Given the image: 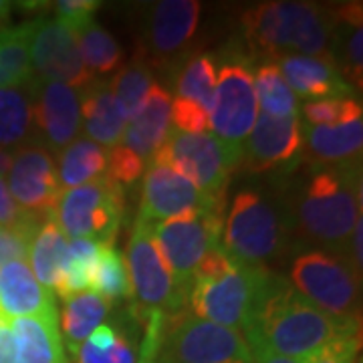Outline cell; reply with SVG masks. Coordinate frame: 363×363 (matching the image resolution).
I'll return each instance as SVG.
<instances>
[{"label": "cell", "instance_id": "7dc6e473", "mask_svg": "<svg viewBox=\"0 0 363 363\" xmlns=\"http://www.w3.org/2000/svg\"><path fill=\"white\" fill-rule=\"evenodd\" d=\"M2 87H11V81H9V77H6V75L2 73V69H0V89H2Z\"/></svg>", "mask_w": 363, "mask_h": 363}, {"label": "cell", "instance_id": "e575fe53", "mask_svg": "<svg viewBox=\"0 0 363 363\" xmlns=\"http://www.w3.org/2000/svg\"><path fill=\"white\" fill-rule=\"evenodd\" d=\"M154 85L156 81H154L152 69L138 59H133L128 65L119 67L113 79L109 81V89L117 99L125 119L135 116V111L142 107L143 99L147 97V93Z\"/></svg>", "mask_w": 363, "mask_h": 363}, {"label": "cell", "instance_id": "5bb4252c", "mask_svg": "<svg viewBox=\"0 0 363 363\" xmlns=\"http://www.w3.org/2000/svg\"><path fill=\"white\" fill-rule=\"evenodd\" d=\"M30 63L37 81L61 83L81 91L95 81L85 67L73 30L59 18L33 21Z\"/></svg>", "mask_w": 363, "mask_h": 363}, {"label": "cell", "instance_id": "836d02e7", "mask_svg": "<svg viewBox=\"0 0 363 363\" xmlns=\"http://www.w3.org/2000/svg\"><path fill=\"white\" fill-rule=\"evenodd\" d=\"M91 291L107 298L109 303L131 301V285L125 259L119 255L113 245H101L99 259L93 269Z\"/></svg>", "mask_w": 363, "mask_h": 363}, {"label": "cell", "instance_id": "484cf974", "mask_svg": "<svg viewBox=\"0 0 363 363\" xmlns=\"http://www.w3.org/2000/svg\"><path fill=\"white\" fill-rule=\"evenodd\" d=\"M14 363H67L59 321L11 319Z\"/></svg>", "mask_w": 363, "mask_h": 363}, {"label": "cell", "instance_id": "4316f807", "mask_svg": "<svg viewBox=\"0 0 363 363\" xmlns=\"http://www.w3.org/2000/svg\"><path fill=\"white\" fill-rule=\"evenodd\" d=\"M111 303L101 295L85 291L73 297L63 298L61 311V337H65V345L71 355H75L83 345V341L104 323L109 315Z\"/></svg>", "mask_w": 363, "mask_h": 363}, {"label": "cell", "instance_id": "f6af8a7d", "mask_svg": "<svg viewBox=\"0 0 363 363\" xmlns=\"http://www.w3.org/2000/svg\"><path fill=\"white\" fill-rule=\"evenodd\" d=\"M11 13H13V2L0 0V30L11 26Z\"/></svg>", "mask_w": 363, "mask_h": 363}, {"label": "cell", "instance_id": "8fae6325", "mask_svg": "<svg viewBox=\"0 0 363 363\" xmlns=\"http://www.w3.org/2000/svg\"><path fill=\"white\" fill-rule=\"evenodd\" d=\"M125 267L130 274L131 301L135 311L178 313L186 309V289L178 285L160 255L150 233V224L133 220Z\"/></svg>", "mask_w": 363, "mask_h": 363}, {"label": "cell", "instance_id": "7c38bea8", "mask_svg": "<svg viewBox=\"0 0 363 363\" xmlns=\"http://www.w3.org/2000/svg\"><path fill=\"white\" fill-rule=\"evenodd\" d=\"M224 212L226 210H202L150 224V233L160 255L186 293L200 260L220 245Z\"/></svg>", "mask_w": 363, "mask_h": 363}, {"label": "cell", "instance_id": "d590c367", "mask_svg": "<svg viewBox=\"0 0 363 363\" xmlns=\"http://www.w3.org/2000/svg\"><path fill=\"white\" fill-rule=\"evenodd\" d=\"M28 95L14 87L0 89V150L25 142L30 135Z\"/></svg>", "mask_w": 363, "mask_h": 363}, {"label": "cell", "instance_id": "74e56055", "mask_svg": "<svg viewBox=\"0 0 363 363\" xmlns=\"http://www.w3.org/2000/svg\"><path fill=\"white\" fill-rule=\"evenodd\" d=\"M145 169H147V164L142 157L135 156L121 143H117L116 147H111V152L107 154V174L105 176L121 188L135 184L145 174Z\"/></svg>", "mask_w": 363, "mask_h": 363}, {"label": "cell", "instance_id": "3957f363", "mask_svg": "<svg viewBox=\"0 0 363 363\" xmlns=\"http://www.w3.org/2000/svg\"><path fill=\"white\" fill-rule=\"evenodd\" d=\"M272 272L269 267H248L214 247L196 269L188 286L186 311L210 323L247 331Z\"/></svg>", "mask_w": 363, "mask_h": 363}, {"label": "cell", "instance_id": "60d3db41", "mask_svg": "<svg viewBox=\"0 0 363 363\" xmlns=\"http://www.w3.org/2000/svg\"><path fill=\"white\" fill-rule=\"evenodd\" d=\"M359 347H362V337L343 339V341H337L319 353H315L313 357L305 359L303 363H355Z\"/></svg>", "mask_w": 363, "mask_h": 363}, {"label": "cell", "instance_id": "30bf717a", "mask_svg": "<svg viewBox=\"0 0 363 363\" xmlns=\"http://www.w3.org/2000/svg\"><path fill=\"white\" fill-rule=\"evenodd\" d=\"M216 69L214 105L210 111V128L214 135L234 147H242L259 117L255 91L252 59L238 47H228Z\"/></svg>", "mask_w": 363, "mask_h": 363}, {"label": "cell", "instance_id": "603a6c76", "mask_svg": "<svg viewBox=\"0 0 363 363\" xmlns=\"http://www.w3.org/2000/svg\"><path fill=\"white\" fill-rule=\"evenodd\" d=\"M362 2H345L329 11L331 37L329 57L337 65L341 77L350 83L351 89L363 87V21Z\"/></svg>", "mask_w": 363, "mask_h": 363}, {"label": "cell", "instance_id": "9c48e42d", "mask_svg": "<svg viewBox=\"0 0 363 363\" xmlns=\"http://www.w3.org/2000/svg\"><path fill=\"white\" fill-rule=\"evenodd\" d=\"M123 216L125 192L116 182L104 176L101 180L63 190L51 218L71 238L113 245Z\"/></svg>", "mask_w": 363, "mask_h": 363}, {"label": "cell", "instance_id": "277c9868", "mask_svg": "<svg viewBox=\"0 0 363 363\" xmlns=\"http://www.w3.org/2000/svg\"><path fill=\"white\" fill-rule=\"evenodd\" d=\"M240 26L250 55L262 61L283 55H329V11L313 2H262L242 13Z\"/></svg>", "mask_w": 363, "mask_h": 363}, {"label": "cell", "instance_id": "2e32d148", "mask_svg": "<svg viewBox=\"0 0 363 363\" xmlns=\"http://www.w3.org/2000/svg\"><path fill=\"white\" fill-rule=\"evenodd\" d=\"M245 142L240 166L248 174L289 172L303 156V121L260 113Z\"/></svg>", "mask_w": 363, "mask_h": 363}, {"label": "cell", "instance_id": "52a82bcc", "mask_svg": "<svg viewBox=\"0 0 363 363\" xmlns=\"http://www.w3.org/2000/svg\"><path fill=\"white\" fill-rule=\"evenodd\" d=\"M286 242V226L277 208L259 190H240L224 212L220 245L226 255L248 267H267Z\"/></svg>", "mask_w": 363, "mask_h": 363}, {"label": "cell", "instance_id": "83f0119b", "mask_svg": "<svg viewBox=\"0 0 363 363\" xmlns=\"http://www.w3.org/2000/svg\"><path fill=\"white\" fill-rule=\"evenodd\" d=\"M216 91V57L208 52L188 55L176 69L174 99L212 111Z\"/></svg>", "mask_w": 363, "mask_h": 363}, {"label": "cell", "instance_id": "5b68a950", "mask_svg": "<svg viewBox=\"0 0 363 363\" xmlns=\"http://www.w3.org/2000/svg\"><path fill=\"white\" fill-rule=\"evenodd\" d=\"M289 283L327 315L362 325V272L353 269L347 257L305 248L291 260Z\"/></svg>", "mask_w": 363, "mask_h": 363}, {"label": "cell", "instance_id": "f1b7e54d", "mask_svg": "<svg viewBox=\"0 0 363 363\" xmlns=\"http://www.w3.org/2000/svg\"><path fill=\"white\" fill-rule=\"evenodd\" d=\"M67 245L69 240L65 233L57 226V222L52 218L43 222L30 240L26 257L30 259L37 281L49 291L51 289L55 291L59 285L67 260Z\"/></svg>", "mask_w": 363, "mask_h": 363}, {"label": "cell", "instance_id": "8992f818", "mask_svg": "<svg viewBox=\"0 0 363 363\" xmlns=\"http://www.w3.org/2000/svg\"><path fill=\"white\" fill-rule=\"evenodd\" d=\"M152 363H252L247 339L182 309L166 313Z\"/></svg>", "mask_w": 363, "mask_h": 363}, {"label": "cell", "instance_id": "4fadbf2b", "mask_svg": "<svg viewBox=\"0 0 363 363\" xmlns=\"http://www.w3.org/2000/svg\"><path fill=\"white\" fill-rule=\"evenodd\" d=\"M202 4L198 0H162L145 18L143 35L133 59L150 69L176 71L186 59L200 25Z\"/></svg>", "mask_w": 363, "mask_h": 363}, {"label": "cell", "instance_id": "d6986e66", "mask_svg": "<svg viewBox=\"0 0 363 363\" xmlns=\"http://www.w3.org/2000/svg\"><path fill=\"white\" fill-rule=\"evenodd\" d=\"M0 317L59 321L49 289L40 285L26 260H11L0 267Z\"/></svg>", "mask_w": 363, "mask_h": 363}, {"label": "cell", "instance_id": "9a60e30c", "mask_svg": "<svg viewBox=\"0 0 363 363\" xmlns=\"http://www.w3.org/2000/svg\"><path fill=\"white\" fill-rule=\"evenodd\" d=\"M202 210H224V204L200 192L192 182L168 166L157 162L147 166L142 180V196L135 220L156 224Z\"/></svg>", "mask_w": 363, "mask_h": 363}, {"label": "cell", "instance_id": "ab89813d", "mask_svg": "<svg viewBox=\"0 0 363 363\" xmlns=\"http://www.w3.org/2000/svg\"><path fill=\"white\" fill-rule=\"evenodd\" d=\"M37 230H33V228H0V267L11 260H25L30 240Z\"/></svg>", "mask_w": 363, "mask_h": 363}, {"label": "cell", "instance_id": "ee69618b", "mask_svg": "<svg viewBox=\"0 0 363 363\" xmlns=\"http://www.w3.org/2000/svg\"><path fill=\"white\" fill-rule=\"evenodd\" d=\"M250 347V355H252V363H298L295 359L283 357L274 351L260 347V345H248Z\"/></svg>", "mask_w": 363, "mask_h": 363}, {"label": "cell", "instance_id": "f35d334b", "mask_svg": "<svg viewBox=\"0 0 363 363\" xmlns=\"http://www.w3.org/2000/svg\"><path fill=\"white\" fill-rule=\"evenodd\" d=\"M43 220L26 214L25 210H21L18 204L13 200V196L9 192V186L4 178L0 176V228H33L37 230Z\"/></svg>", "mask_w": 363, "mask_h": 363}, {"label": "cell", "instance_id": "c3c4849f", "mask_svg": "<svg viewBox=\"0 0 363 363\" xmlns=\"http://www.w3.org/2000/svg\"><path fill=\"white\" fill-rule=\"evenodd\" d=\"M355 363H362V359H357V362H355Z\"/></svg>", "mask_w": 363, "mask_h": 363}, {"label": "cell", "instance_id": "6da1fadb", "mask_svg": "<svg viewBox=\"0 0 363 363\" xmlns=\"http://www.w3.org/2000/svg\"><path fill=\"white\" fill-rule=\"evenodd\" d=\"M350 337H362V325L327 315L274 272L245 331L248 345L267 347L298 363Z\"/></svg>", "mask_w": 363, "mask_h": 363}, {"label": "cell", "instance_id": "7a4b0ae2", "mask_svg": "<svg viewBox=\"0 0 363 363\" xmlns=\"http://www.w3.org/2000/svg\"><path fill=\"white\" fill-rule=\"evenodd\" d=\"M359 218L362 162H351L307 169V176L293 192L291 218L285 220V226L303 240L345 257Z\"/></svg>", "mask_w": 363, "mask_h": 363}, {"label": "cell", "instance_id": "b9f144b4", "mask_svg": "<svg viewBox=\"0 0 363 363\" xmlns=\"http://www.w3.org/2000/svg\"><path fill=\"white\" fill-rule=\"evenodd\" d=\"M97 9H99V2H95V0H59V2H55L57 18L61 23H65L69 28L93 18V13Z\"/></svg>", "mask_w": 363, "mask_h": 363}, {"label": "cell", "instance_id": "44dd1931", "mask_svg": "<svg viewBox=\"0 0 363 363\" xmlns=\"http://www.w3.org/2000/svg\"><path fill=\"white\" fill-rule=\"evenodd\" d=\"M274 61L295 97L313 101L315 97H351L353 93L350 83L341 77L337 65L329 55H283Z\"/></svg>", "mask_w": 363, "mask_h": 363}, {"label": "cell", "instance_id": "1f68e13d", "mask_svg": "<svg viewBox=\"0 0 363 363\" xmlns=\"http://www.w3.org/2000/svg\"><path fill=\"white\" fill-rule=\"evenodd\" d=\"M255 75V91H257V104L262 107V113L272 117H293L298 116V99L286 81L281 75V69L277 61H260Z\"/></svg>", "mask_w": 363, "mask_h": 363}, {"label": "cell", "instance_id": "ac0fdd59", "mask_svg": "<svg viewBox=\"0 0 363 363\" xmlns=\"http://www.w3.org/2000/svg\"><path fill=\"white\" fill-rule=\"evenodd\" d=\"M28 104L30 121L40 131L49 150L63 152L67 145L75 142L81 128L79 95L75 89L61 83L33 79L28 85Z\"/></svg>", "mask_w": 363, "mask_h": 363}, {"label": "cell", "instance_id": "d4e9b609", "mask_svg": "<svg viewBox=\"0 0 363 363\" xmlns=\"http://www.w3.org/2000/svg\"><path fill=\"white\" fill-rule=\"evenodd\" d=\"M81 119L91 142L101 147H116L121 142L128 119L104 79H95L81 91Z\"/></svg>", "mask_w": 363, "mask_h": 363}, {"label": "cell", "instance_id": "7bdbcfd3", "mask_svg": "<svg viewBox=\"0 0 363 363\" xmlns=\"http://www.w3.org/2000/svg\"><path fill=\"white\" fill-rule=\"evenodd\" d=\"M0 363H14V337L11 321L0 317Z\"/></svg>", "mask_w": 363, "mask_h": 363}, {"label": "cell", "instance_id": "ffe728a7", "mask_svg": "<svg viewBox=\"0 0 363 363\" xmlns=\"http://www.w3.org/2000/svg\"><path fill=\"white\" fill-rule=\"evenodd\" d=\"M142 319L130 307L99 325L73 357L75 363H142Z\"/></svg>", "mask_w": 363, "mask_h": 363}, {"label": "cell", "instance_id": "d6a6232c", "mask_svg": "<svg viewBox=\"0 0 363 363\" xmlns=\"http://www.w3.org/2000/svg\"><path fill=\"white\" fill-rule=\"evenodd\" d=\"M30 33L33 23L11 25L0 30V69L11 81V87H28L35 79L30 63Z\"/></svg>", "mask_w": 363, "mask_h": 363}, {"label": "cell", "instance_id": "f546056e", "mask_svg": "<svg viewBox=\"0 0 363 363\" xmlns=\"http://www.w3.org/2000/svg\"><path fill=\"white\" fill-rule=\"evenodd\" d=\"M107 174V152L91 140H75L59 156V184L63 190L97 182Z\"/></svg>", "mask_w": 363, "mask_h": 363}, {"label": "cell", "instance_id": "8d00e7d4", "mask_svg": "<svg viewBox=\"0 0 363 363\" xmlns=\"http://www.w3.org/2000/svg\"><path fill=\"white\" fill-rule=\"evenodd\" d=\"M363 109L359 101L353 97H329V99H313L303 105L305 125L313 128H335L353 119H362Z\"/></svg>", "mask_w": 363, "mask_h": 363}, {"label": "cell", "instance_id": "bcb514c9", "mask_svg": "<svg viewBox=\"0 0 363 363\" xmlns=\"http://www.w3.org/2000/svg\"><path fill=\"white\" fill-rule=\"evenodd\" d=\"M11 162H13V156H11L6 150H0V176H2L4 172H9Z\"/></svg>", "mask_w": 363, "mask_h": 363}, {"label": "cell", "instance_id": "4dcf8cb0", "mask_svg": "<svg viewBox=\"0 0 363 363\" xmlns=\"http://www.w3.org/2000/svg\"><path fill=\"white\" fill-rule=\"evenodd\" d=\"M71 30L77 39L79 51L85 61V67L89 69L91 77H105L121 67L123 51L119 43L109 35V30L97 25L93 18L77 26H71Z\"/></svg>", "mask_w": 363, "mask_h": 363}, {"label": "cell", "instance_id": "7402d4cb", "mask_svg": "<svg viewBox=\"0 0 363 363\" xmlns=\"http://www.w3.org/2000/svg\"><path fill=\"white\" fill-rule=\"evenodd\" d=\"M172 130V97L162 85H154L135 116L128 119L121 145L152 164Z\"/></svg>", "mask_w": 363, "mask_h": 363}, {"label": "cell", "instance_id": "cb8c5ba5", "mask_svg": "<svg viewBox=\"0 0 363 363\" xmlns=\"http://www.w3.org/2000/svg\"><path fill=\"white\" fill-rule=\"evenodd\" d=\"M363 121L353 119L335 128H313L303 123V156L311 166H337L362 162Z\"/></svg>", "mask_w": 363, "mask_h": 363}, {"label": "cell", "instance_id": "ba28073f", "mask_svg": "<svg viewBox=\"0 0 363 363\" xmlns=\"http://www.w3.org/2000/svg\"><path fill=\"white\" fill-rule=\"evenodd\" d=\"M240 157L242 147L222 142L214 133H182L172 128L152 162L178 172L200 192L224 204L230 178L240 166Z\"/></svg>", "mask_w": 363, "mask_h": 363}, {"label": "cell", "instance_id": "e0dca14e", "mask_svg": "<svg viewBox=\"0 0 363 363\" xmlns=\"http://www.w3.org/2000/svg\"><path fill=\"white\" fill-rule=\"evenodd\" d=\"M9 192L26 214L49 220L63 192L55 160L43 145H26L16 152L9 168Z\"/></svg>", "mask_w": 363, "mask_h": 363}]
</instances>
